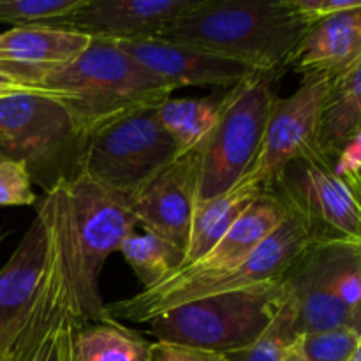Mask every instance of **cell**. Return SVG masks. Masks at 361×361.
I'll use <instances>...</instances> for the list:
<instances>
[{
	"mask_svg": "<svg viewBox=\"0 0 361 361\" xmlns=\"http://www.w3.org/2000/svg\"><path fill=\"white\" fill-rule=\"evenodd\" d=\"M312 27L289 0H201L159 37L189 42L259 73L279 74Z\"/></svg>",
	"mask_w": 361,
	"mask_h": 361,
	"instance_id": "1",
	"label": "cell"
},
{
	"mask_svg": "<svg viewBox=\"0 0 361 361\" xmlns=\"http://www.w3.org/2000/svg\"><path fill=\"white\" fill-rule=\"evenodd\" d=\"M39 92L67 109L83 137L123 113L157 106L173 94L115 41L97 37L73 62L49 74Z\"/></svg>",
	"mask_w": 361,
	"mask_h": 361,
	"instance_id": "2",
	"label": "cell"
},
{
	"mask_svg": "<svg viewBox=\"0 0 361 361\" xmlns=\"http://www.w3.org/2000/svg\"><path fill=\"white\" fill-rule=\"evenodd\" d=\"M291 298L288 281L267 288L222 293L175 307L148 321L157 341L229 355L249 348Z\"/></svg>",
	"mask_w": 361,
	"mask_h": 361,
	"instance_id": "3",
	"label": "cell"
},
{
	"mask_svg": "<svg viewBox=\"0 0 361 361\" xmlns=\"http://www.w3.org/2000/svg\"><path fill=\"white\" fill-rule=\"evenodd\" d=\"M314 245L316 243L303 222L295 214L288 212L284 222L240 267L229 274L210 281L190 282V284L155 286L150 289H141L130 298L109 303L106 305V310L115 321L148 323L155 316H161L175 307L194 300L222 295V293L282 284L288 281L293 270Z\"/></svg>",
	"mask_w": 361,
	"mask_h": 361,
	"instance_id": "4",
	"label": "cell"
},
{
	"mask_svg": "<svg viewBox=\"0 0 361 361\" xmlns=\"http://www.w3.org/2000/svg\"><path fill=\"white\" fill-rule=\"evenodd\" d=\"M67 214L74 247V291L87 323L111 321L99 289L102 268L136 231L130 196L108 189L87 175L66 183Z\"/></svg>",
	"mask_w": 361,
	"mask_h": 361,
	"instance_id": "5",
	"label": "cell"
},
{
	"mask_svg": "<svg viewBox=\"0 0 361 361\" xmlns=\"http://www.w3.org/2000/svg\"><path fill=\"white\" fill-rule=\"evenodd\" d=\"M0 152L23 162L46 194L81 173L83 136L51 95L18 92L0 97Z\"/></svg>",
	"mask_w": 361,
	"mask_h": 361,
	"instance_id": "6",
	"label": "cell"
},
{
	"mask_svg": "<svg viewBox=\"0 0 361 361\" xmlns=\"http://www.w3.org/2000/svg\"><path fill=\"white\" fill-rule=\"evenodd\" d=\"M275 78L277 74L254 71L228 90L217 126L200 147L197 204L229 192L256 161L277 99L274 94Z\"/></svg>",
	"mask_w": 361,
	"mask_h": 361,
	"instance_id": "7",
	"label": "cell"
},
{
	"mask_svg": "<svg viewBox=\"0 0 361 361\" xmlns=\"http://www.w3.org/2000/svg\"><path fill=\"white\" fill-rule=\"evenodd\" d=\"M268 192L303 222L316 245L361 249V187L323 152L293 161Z\"/></svg>",
	"mask_w": 361,
	"mask_h": 361,
	"instance_id": "8",
	"label": "cell"
},
{
	"mask_svg": "<svg viewBox=\"0 0 361 361\" xmlns=\"http://www.w3.org/2000/svg\"><path fill=\"white\" fill-rule=\"evenodd\" d=\"M145 106L102 123L83 137L81 175L133 196L180 154L157 116Z\"/></svg>",
	"mask_w": 361,
	"mask_h": 361,
	"instance_id": "9",
	"label": "cell"
},
{
	"mask_svg": "<svg viewBox=\"0 0 361 361\" xmlns=\"http://www.w3.org/2000/svg\"><path fill=\"white\" fill-rule=\"evenodd\" d=\"M288 284L298 335L345 326L361 298V249L314 245Z\"/></svg>",
	"mask_w": 361,
	"mask_h": 361,
	"instance_id": "10",
	"label": "cell"
},
{
	"mask_svg": "<svg viewBox=\"0 0 361 361\" xmlns=\"http://www.w3.org/2000/svg\"><path fill=\"white\" fill-rule=\"evenodd\" d=\"M330 83L328 78L305 76L295 94L275 99L259 154L236 185L264 194L293 161L321 152L317 134Z\"/></svg>",
	"mask_w": 361,
	"mask_h": 361,
	"instance_id": "11",
	"label": "cell"
},
{
	"mask_svg": "<svg viewBox=\"0 0 361 361\" xmlns=\"http://www.w3.org/2000/svg\"><path fill=\"white\" fill-rule=\"evenodd\" d=\"M201 152L178 154L130 196L137 224L185 256L197 208Z\"/></svg>",
	"mask_w": 361,
	"mask_h": 361,
	"instance_id": "12",
	"label": "cell"
},
{
	"mask_svg": "<svg viewBox=\"0 0 361 361\" xmlns=\"http://www.w3.org/2000/svg\"><path fill=\"white\" fill-rule=\"evenodd\" d=\"M115 42L171 92L185 87L229 90L254 73L236 60L207 51L189 42L164 37Z\"/></svg>",
	"mask_w": 361,
	"mask_h": 361,
	"instance_id": "13",
	"label": "cell"
},
{
	"mask_svg": "<svg viewBox=\"0 0 361 361\" xmlns=\"http://www.w3.org/2000/svg\"><path fill=\"white\" fill-rule=\"evenodd\" d=\"M201 0H87L69 18L49 25L109 41L159 37Z\"/></svg>",
	"mask_w": 361,
	"mask_h": 361,
	"instance_id": "14",
	"label": "cell"
},
{
	"mask_svg": "<svg viewBox=\"0 0 361 361\" xmlns=\"http://www.w3.org/2000/svg\"><path fill=\"white\" fill-rule=\"evenodd\" d=\"M90 41V35L49 23L13 27L0 32V74L39 92L49 74L73 62Z\"/></svg>",
	"mask_w": 361,
	"mask_h": 361,
	"instance_id": "15",
	"label": "cell"
},
{
	"mask_svg": "<svg viewBox=\"0 0 361 361\" xmlns=\"http://www.w3.org/2000/svg\"><path fill=\"white\" fill-rule=\"evenodd\" d=\"M48 250V214L39 201L35 219L0 270V351L4 355H9L30 314L44 277Z\"/></svg>",
	"mask_w": 361,
	"mask_h": 361,
	"instance_id": "16",
	"label": "cell"
},
{
	"mask_svg": "<svg viewBox=\"0 0 361 361\" xmlns=\"http://www.w3.org/2000/svg\"><path fill=\"white\" fill-rule=\"evenodd\" d=\"M286 217L288 210L274 194H261L236 219L235 224L215 243L210 252L204 254L196 263L176 270L157 286H182L229 274L240 267L284 222Z\"/></svg>",
	"mask_w": 361,
	"mask_h": 361,
	"instance_id": "17",
	"label": "cell"
},
{
	"mask_svg": "<svg viewBox=\"0 0 361 361\" xmlns=\"http://www.w3.org/2000/svg\"><path fill=\"white\" fill-rule=\"evenodd\" d=\"M361 60V7L317 21L307 30L289 60V69L330 81Z\"/></svg>",
	"mask_w": 361,
	"mask_h": 361,
	"instance_id": "18",
	"label": "cell"
},
{
	"mask_svg": "<svg viewBox=\"0 0 361 361\" xmlns=\"http://www.w3.org/2000/svg\"><path fill=\"white\" fill-rule=\"evenodd\" d=\"M361 133V60L330 83L321 113L317 145L337 162L338 155Z\"/></svg>",
	"mask_w": 361,
	"mask_h": 361,
	"instance_id": "19",
	"label": "cell"
},
{
	"mask_svg": "<svg viewBox=\"0 0 361 361\" xmlns=\"http://www.w3.org/2000/svg\"><path fill=\"white\" fill-rule=\"evenodd\" d=\"M228 90H215L207 97L166 99L157 104V116L180 154L196 150L207 141L224 108Z\"/></svg>",
	"mask_w": 361,
	"mask_h": 361,
	"instance_id": "20",
	"label": "cell"
},
{
	"mask_svg": "<svg viewBox=\"0 0 361 361\" xmlns=\"http://www.w3.org/2000/svg\"><path fill=\"white\" fill-rule=\"evenodd\" d=\"M263 192L249 189V187L235 185L229 192L214 197V200L207 201V203L197 204L192 228H190L189 245H187L183 263L178 270L196 263L204 254L210 252L215 247V243L235 224L236 219Z\"/></svg>",
	"mask_w": 361,
	"mask_h": 361,
	"instance_id": "21",
	"label": "cell"
},
{
	"mask_svg": "<svg viewBox=\"0 0 361 361\" xmlns=\"http://www.w3.org/2000/svg\"><path fill=\"white\" fill-rule=\"evenodd\" d=\"M150 344L120 321L85 323L74 337V361H148Z\"/></svg>",
	"mask_w": 361,
	"mask_h": 361,
	"instance_id": "22",
	"label": "cell"
},
{
	"mask_svg": "<svg viewBox=\"0 0 361 361\" xmlns=\"http://www.w3.org/2000/svg\"><path fill=\"white\" fill-rule=\"evenodd\" d=\"M120 254L127 261L143 289L154 288L175 274L183 263V254L150 231L127 236Z\"/></svg>",
	"mask_w": 361,
	"mask_h": 361,
	"instance_id": "23",
	"label": "cell"
},
{
	"mask_svg": "<svg viewBox=\"0 0 361 361\" xmlns=\"http://www.w3.org/2000/svg\"><path fill=\"white\" fill-rule=\"evenodd\" d=\"M298 337L296 309L293 298H289L274 324L254 344L245 349H240V351L224 355V358L226 361H284Z\"/></svg>",
	"mask_w": 361,
	"mask_h": 361,
	"instance_id": "24",
	"label": "cell"
},
{
	"mask_svg": "<svg viewBox=\"0 0 361 361\" xmlns=\"http://www.w3.org/2000/svg\"><path fill=\"white\" fill-rule=\"evenodd\" d=\"M87 0H0V23L20 25L53 23L69 18Z\"/></svg>",
	"mask_w": 361,
	"mask_h": 361,
	"instance_id": "25",
	"label": "cell"
},
{
	"mask_svg": "<svg viewBox=\"0 0 361 361\" xmlns=\"http://www.w3.org/2000/svg\"><path fill=\"white\" fill-rule=\"evenodd\" d=\"M358 344V335L349 326H341L300 335L295 349L305 361H351Z\"/></svg>",
	"mask_w": 361,
	"mask_h": 361,
	"instance_id": "26",
	"label": "cell"
},
{
	"mask_svg": "<svg viewBox=\"0 0 361 361\" xmlns=\"http://www.w3.org/2000/svg\"><path fill=\"white\" fill-rule=\"evenodd\" d=\"M34 203H37V196L25 164L4 157L0 161V207H28Z\"/></svg>",
	"mask_w": 361,
	"mask_h": 361,
	"instance_id": "27",
	"label": "cell"
},
{
	"mask_svg": "<svg viewBox=\"0 0 361 361\" xmlns=\"http://www.w3.org/2000/svg\"><path fill=\"white\" fill-rule=\"evenodd\" d=\"M289 4L295 13L310 25L334 14L361 7V0H289Z\"/></svg>",
	"mask_w": 361,
	"mask_h": 361,
	"instance_id": "28",
	"label": "cell"
},
{
	"mask_svg": "<svg viewBox=\"0 0 361 361\" xmlns=\"http://www.w3.org/2000/svg\"><path fill=\"white\" fill-rule=\"evenodd\" d=\"M148 361H226L224 355L189 348L175 342L155 341L150 344Z\"/></svg>",
	"mask_w": 361,
	"mask_h": 361,
	"instance_id": "29",
	"label": "cell"
},
{
	"mask_svg": "<svg viewBox=\"0 0 361 361\" xmlns=\"http://www.w3.org/2000/svg\"><path fill=\"white\" fill-rule=\"evenodd\" d=\"M18 92H34V90H27V88L20 87V85H16L14 81L7 80V78H4L2 74H0V97L18 94Z\"/></svg>",
	"mask_w": 361,
	"mask_h": 361,
	"instance_id": "30",
	"label": "cell"
},
{
	"mask_svg": "<svg viewBox=\"0 0 361 361\" xmlns=\"http://www.w3.org/2000/svg\"><path fill=\"white\" fill-rule=\"evenodd\" d=\"M345 326L351 328V330L361 338V298L358 300V303H356L355 309H353V312H351V316H349V321Z\"/></svg>",
	"mask_w": 361,
	"mask_h": 361,
	"instance_id": "31",
	"label": "cell"
},
{
	"mask_svg": "<svg viewBox=\"0 0 361 361\" xmlns=\"http://www.w3.org/2000/svg\"><path fill=\"white\" fill-rule=\"evenodd\" d=\"M284 361H305L302 358V356L298 355V351H296L295 349V345H293L291 349H289V353H288V356H286V360Z\"/></svg>",
	"mask_w": 361,
	"mask_h": 361,
	"instance_id": "32",
	"label": "cell"
},
{
	"mask_svg": "<svg viewBox=\"0 0 361 361\" xmlns=\"http://www.w3.org/2000/svg\"><path fill=\"white\" fill-rule=\"evenodd\" d=\"M351 175L355 176V178H356V182H358V183H360V187H361V164H360V166H356V168L353 169V171H351Z\"/></svg>",
	"mask_w": 361,
	"mask_h": 361,
	"instance_id": "33",
	"label": "cell"
},
{
	"mask_svg": "<svg viewBox=\"0 0 361 361\" xmlns=\"http://www.w3.org/2000/svg\"><path fill=\"white\" fill-rule=\"evenodd\" d=\"M351 361H361V338H360V344H358V348H356V353L353 355Z\"/></svg>",
	"mask_w": 361,
	"mask_h": 361,
	"instance_id": "34",
	"label": "cell"
},
{
	"mask_svg": "<svg viewBox=\"0 0 361 361\" xmlns=\"http://www.w3.org/2000/svg\"><path fill=\"white\" fill-rule=\"evenodd\" d=\"M6 358H7V355H4V353L0 351V361H6Z\"/></svg>",
	"mask_w": 361,
	"mask_h": 361,
	"instance_id": "35",
	"label": "cell"
},
{
	"mask_svg": "<svg viewBox=\"0 0 361 361\" xmlns=\"http://www.w3.org/2000/svg\"><path fill=\"white\" fill-rule=\"evenodd\" d=\"M4 238H6V233H0V242H2Z\"/></svg>",
	"mask_w": 361,
	"mask_h": 361,
	"instance_id": "36",
	"label": "cell"
},
{
	"mask_svg": "<svg viewBox=\"0 0 361 361\" xmlns=\"http://www.w3.org/2000/svg\"><path fill=\"white\" fill-rule=\"evenodd\" d=\"M4 157H6V155H4V154H2V152H0V161H2V159H4Z\"/></svg>",
	"mask_w": 361,
	"mask_h": 361,
	"instance_id": "37",
	"label": "cell"
},
{
	"mask_svg": "<svg viewBox=\"0 0 361 361\" xmlns=\"http://www.w3.org/2000/svg\"><path fill=\"white\" fill-rule=\"evenodd\" d=\"M6 361H7V358H6Z\"/></svg>",
	"mask_w": 361,
	"mask_h": 361,
	"instance_id": "38",
	"label": "cell"
}]
</instances>
